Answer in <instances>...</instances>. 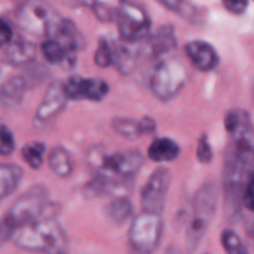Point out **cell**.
I'll return each mask as SVG.
<instances>
[{"mask_svg": "<svg viewBox=\"0 0 254 254\" xmlns=\"http://www.w3.org/2000/svg\"><path fill=\"white\" fill-rule=\"evenodd\" d=\"M18 248L34 253L67 254V237L56 219L40 217L20 227L13 237Z\"/></svg>", "mask_w": 254, "mask_h": 254, "instance_id": "cell-1", "label": "cell"}, {"mask_svg": "<svg viewBox=\"0 0 254 254\" xmlns=\"http://www.w3.org/2000/svg\"><path fill=\"white\" fill-rule=\"evenodd\" d=\"M218 190L212 182L204 183L196 193L192 203V216L186 229V246L188 251H196L203 239L209 223L216 213Z\"/></svg>", "mask_w": 254, "mask_h": 254, "instance_id": "cell-2", "label": "cell"}, {"mask_svg": "<svg viewBox=\"0 0 254 254\" xmlns=\"http://www.w3.org/2000/svg\"><path fill=\"white\" fill-rule=\"evenodd\" d=\"M89 162L96 170V176L121 182H128L143 166L140 151L130 150L106 155L96 150L89 155Z\"/></svg>", "mask_w": 254, "mask_h": 254, "instance_id": "cell-3", "label": "cell"}, {"mask_svg": "<svg viewBox=\"0 0 254 254\" xmlns=\"http://www.w3.org/2000/svg\"><path fill=\"white\" fill-rule=\"evenodd\" d=\"M61 16L41 0H28L19 9L16 21L23 31L33 36L54 38L63 23Z\"/></svg>", "mask_w": 254, "mask_h": 254, "instance_id": "cell-4", "label": "cell"}, {"mask_svg": "<svg viewBox=\"0 0 254 254\" xmlns=\"http://www.w3.org/2000/svg\"><path fill=\"white\" fill-rule=\"evenodd\" d=\"M187 82V70L176 58H166L157 63L150 76V89L161 101L175 99Z\"/></svg>", "mask_w": 254, "mask_h": 254, "instance_id": "cell-5", "label": "cell"}, {"mask_svg": "<svg viewBox=\"0 0 254 254\" xmlns=\"http://www.w3.org/2000/svg\"><path fill=\"white\" fill-rule=\"evenodd\" d=\"M163 224L157 213L142 211L128 229V246L133 254H152L162 238Z\"/></svg>", "mask_w": 254, "mask_h": 254, "instance_id": "cell-6", "label": "cell"}, {"mask_svg": "<svg viewBox=\"0 0 254 254\" xmlns=\"http://www.w3.org/2000/svg\"><path fill=\"white\" fill-rule=\"evenodd\" d=\"M116 23L120 40L137 44L150 35L151 19L140 4L131 0H121L116 9Z\"/></svg>", "mask_w": 254, "mask_h": 254, "instance_id": "cell-7", "label": "cell"}, {"mask_svg": "<svg viewBox=\"0 0 254 254\" xmlns=\"http://www.w3.org/2000/svg\"><path fill=\"white\" fill-rule=\"evenodd\" d=\"M48 190L44 186H34L11 204L4 217L18 231L20 227L43 216L48 206Z\"/></svg>", "mask_w": 254, "mask_h": 254, "instance_id": "cell-8", "label": "cell"}, {"mask_svg": "<svg viewBox=\"0 0 254 254\" xmlns=\"http://www.w3.org/2000/svg\"><path fill=\"white\" fill-rule=\"evenodd\" d=\"M171 175L166 168H157L150 176L141 192V207L142 211L161 214L167 199L170 190Z\"/></svg>", "mask_w": 254, "mask_h": 254, "instance_id": "cell-9", "label": "cell"}, {"mask_svg": "<svg viewBox=\"0 0 254 254\" xmlns=\"http://www.w3.org/2000/svg\"><path fill=\"white\" fill-rule=\"evenodd\" d=\"M64 91L69 100L101 101L110 91L109 84L97 77H85L74 75L64 82Z\"/></svg>", "mask_w": 254, "mask_h": 254, "instance_id": "cell-10", "label": "cell"}, {"mask_svg": "<svg viewBox=\"0 0 254 254\" xmlns=\"http://www.w3.org/2000/svg\"><path fill=\"white\" fill-rule=\"evenodd\" d=\"M67 101H69V99L64 91V82L54 81L48 87L45 96L36 109L35 121L38 124L49 122L65 109Z\"/></svg>", "mask_w": 254, "mask_h": 254, "instance_id": "cell-11", "label": "cell"}, {"mask_svg": "<svg viewBox=\"0 0 254 254\" xmlns=\"http://www.w3.org/2000/svg\"><path fill=\"white\" fill-rule=\"evenodd\" d=\"M185 53L193 66L199 71L208 72L216 69L219 56L211 44L202 40H193L185 46Z\"/></svg>", "mask_w": 254, "mask_h": 254, "instance_id": "cell-12", "label": "cell"}, {"mask_svg": "<svg viewBox=\"0 0 254 254\" xmlns=\"http://www.w3.org/2000/svg\"><path fill=\"white\" fill-rule=\"evenodd\" d=\"M3 53L0 55L1 61L11 66H24L33 63L38 54V48L34 43L28 40L10 41L3 46Z\"/></svg>", "mask_w": 254, "mask_h": 254, "instance_id": "cell-13", "label": "cell"}, {"mask_svg": "<svg viewBox=\"0 0 254 254\" xmlns=\"http://www.w3.org/2000/svg\"><path fill=\"white\" fill-rule=\"evenodd\" d=\"M145 49L150 56L160 58L166 55L177 48V38H176L175 29L171 25L161 26L153 34H150L143 40Z\"/></svg>", "mask_w": 254, "mask_h": 254, "instance_id": "cell-14", "label": "cell"}, {"mask_svg": "<svg viewBox=\"0 0 254 254\" xmlns=\"http://www.w3.org/2000/svg\"><path fill=\"white\" fill-rule=\"evenodd\" d=\"M24 172L13 163H0V201L13 194L23 180Z\"/></svg>", "mask_w": 254, "mask_h": 254, "instance_id": "cell-15", "label": "cell"}, {"mask_svg": "<svg viewBox=\"0 0 254 254\" xmlns=\"http://www.w3.org/2000/svg\"><path fill=\"white\" fill-rule=\"evenodd\" d=\"M180 155V146L167 137L156 138L148 147V157L153 162H171Z\"/></svg>", "mask_w": 254, "mask_h": 254, "instance_id": "cell-16", "label": "cell"}, {"mask_svg": "<svg viewBox=\"0 0 254 254\" xmlns=\"http://www.w3.org/2000/svg\"><path fill=\"white\" fill-rule=\"evenodd\" d=\"M136 44H128L120 40V43L112 44L114 49V65L122 74H130L135 67L137 51L133 50Z\"/></svg>", "mask_w": 254, "mask_h": 254, "instance_id": "cell-17", "label": "cell"}, {"mask_svg": "<svg viewBox=\"0 0 254 254\" xmlns=\"http://www.w3.org/2000/svg\"><path fill=\"white\" fill-rule=\"evenodd\" d=\"M224 126L226 130L234 136L243 135H253V128H252L251 117L243 110H232L226 115L224 119Z\"/></svg>", "mask_w": 254, "mask_h": 254, "instance_id": "cell-18", "label": "cell"}, {"mask_svg": "<svg viewBox=\"0 0 254 254\" xmlns=\"http://www.w3.org/2000/svg\"><path fill=\"white\" fill-rule=\"evenodd\" d=\"M49 166L51 171L60 178H67L74 171V161L67 150L59 146L49 153Z\"/></svg>", "mask_w": 254, "mask_h": 254, "instance_id": "cell-19", "label": "cell"}, {"mask_svg": "<svg viewBox=\"0 0 254 254\" xmlns=\"http://www.w3.org/2000/svg\"><path fill=\"white\" fill-rule=\"evenodd\" d=\"M26 87H28V82L25 77L21 75L13 76L0 87V100L8 105L18 104L23 99Z\"/></svg>", "mask_w": 254, "mask_h": 254, "instance_id": "cell-20", "label": "cell"}, {"mask_svg": "<svg viewBox=\"0 0 254 254\" xmlns=\"http://www.w3.org/2000/svg\"><path fill=\"white\" fill-rule=\"evenodd\" d=\"M133 206L126 196H115L107 206V216L117 224L125 223L132 216Z\"/></svg>", "mask_w": 254, "mask_h": 254, "instance_id": "cell-21", "label": "cell"}, {"mask_svg": "<svg viewBox=\"0 0 254 254\" xmlns=\"http://www.w3.org/2000/svg\"><path fill=\"white\" fill-rule=\"evenodd\" d=\"M41 54L45 58V60L50 64H63L67 66V51L65 46L56 39L50 38L45 39L41 44Z\"/></svg>", "mask_w": 254, "mask_h": 254, "instance_id": "cell-22", "label": "cell"}, {"mask_svg": "<svg viewBox=\"0 0 254 254\" xmlns=\"http://www.w3.org/2000/svg\"><path fill=\"white\" fill-rule=\"evenodd\" d=\"M46 152V146L43 142H29L24 145L21 148V156H23L24 161L31 167L33 170H39L44 163V156Z\"/></svg>", "mask_w": 254, "mask_h": 254, "instance_id": "cell-23", "label": "cell"}, {"mask_svg": "<svg viewBox=\"0 0 254 254\" xmlns=\"http://www.w3.org/2000/svg\"><path fill=\"white\" fill-rule=\"evenodd\" d=\"M112 128L119 135L124 136L125 138H128V140H135V138H138L142 135L138 121H135L132 119H127V117H116V119H114Z\"/></svg>", "mask_w": 254, "mask_h": 254, "instance_id": "cell-24", "label": "cell"}, {"mask_svg": "<svg viewBox=\"0 0 254 254\" xmlns=\"http://www.w3.org/2000/svg\"><path fill=\"white\" fill-rule=\"evenodd\" d=\"M170 11L178 14L183 19H192L197 15V9L190 0H157Z\"/></svg>", "mask_w": 254, "mask_h": 254, "instance_id": "cell-25", "label": "cell"}, {"mask_svg": "<svg viewBox=\"0 0 254 254\" xmlns=\"http://www.w3.org/2000/svg\"><path fill=\"white\" fill-rule=\"evenodd\" d=\"M222 246L227 254H248L243 242L239 238L238 234L232 229H226L223 231L221 237Z\"/></svg>", "mask_w": 254, "mask_h": 254, "instance_id": "cell-26", "label": "cell"}, {"mask_svg": "<svg viewBox=\"0 0 254 254\" xmlns=\"http://www.w3.org/2000/svg\"><path fill=\"white\" fill-rule=\"evenodd\" d=\"M95 64L97 66L106 69V67L114 65V49H112V44H110L106 39H101L99 41L96 51L94 55Z\"/></svg>", "mask_w": 254, "mask_h": 254, "instance_id": "cell-27", "label": "cell"}, {"mask_svg": "<svg viewBox=\"0 0 254 254\" xmlns=\"http://www.w3.org/2000/svg\"><path fill=\"white\" fill-rule=\"evenodd\" d=\"M15 150V137L5 125H0V156H10Z\"/></svg>", "mask_w": 254, "mask_h": 254, "instance_id": "cell-28", "label": "cell"}, {"mask_svg": "<svg viewBox=\"0 0 254 254\" xmlns=\"http://www.w3.org/2000/svg\"><path fill=\"white\" fill-rule=\"evenodd\" d=\"M197 160L201 163H209L213 157V153H212V147L211 143H209L208 137L207 136H202L199 138L198 143H197V151H196Z\"/></svg>", "mask_w": 254, "mask_h": 254, "instance_id": "cell-29", "label": "cell"}, {"mask_svg": "<svg viewBox=\"0 0 254 254\" xmlns=\"http://www.w3.org/2000/svg\"><path fill=\"white\" fill-rule=\"evenodd\" d=\"M242 203L248 211L254 212V173L248 178L246 186H244Z\"/></svg>", "mask_w": 254, "mask_h": 254, "instance_id": "cell-30", "label": "cell"}, {"mask_svg": "<svg viewBox=\"0 0 254 254\" xmlns=\"http://www.w3.org/2000/svg\"><path fill=\"white\" fill-rule=\"evenodd\" d=\"M94 11L96 14L97 19H100L101 21H112L116 20V10L111 8V6L106 5V4H102L96 1L94 4Z\"/></svg>", "mask_w": 254, "mask_h": 254, "instance_id": "cell-31", "label": "cell"}, {"mask_svg": "<svg viewBox=\"0 0 254 254\" xmlns=\"http://www.w3.org/2000/svg\"><path fill=\"white\" fill-rule=\"evenodd\" d=\"M15 232L16 229L6 221L5 217L3 216L0 218V248L5 246L9 241L13 239Z\"/></svg>", "mask_w": 254, "mask_h": 254, "instance_id": "cell-32", "label": "cell"}, {"mask_svg": "<svg viewBox=\"0 0 254 254\" xmlns=\"http://www.w3.org/2000/svg\"><path fill=\"white\" fill-rule=\"evenodd\" d=\"M223 6L234 15H241L247 10L249 0H222Z\"/></svg>", "mask_w": 254, "mask_h": 254, "instance_id": "cell-33", "label": "cell"}, {"mask_svg": "<svg viewBox=\"0 0 254 254\" xmlns=\"http://www.w3.org/2000/svg\"><path fill=\"white\" fill-rule=\"evenodd\" d=\"M13 35L14 33L11 26L3 18H0V46L3 48L13 41Z\"/></svg>", "mask_w": 254, "mask_h": 254, "instance_id": "cell-34", "label": "cell"}, {"mask_svg": "<svg viewBox=\"0 0 254 254\" xmlns=\"http://www.w3.org/2000/svg\"><path fill=\"white\" fill-rule=\"evenodd\" d=\"M138 125H140V130L142 135L151 133L156 130V122L151 117H143L142 120L138 121Z\"/></svg>", "mask_w": 254, "mask_h": 254, "instance_id": "cell-35", "label": "cell"}]
</instances>
